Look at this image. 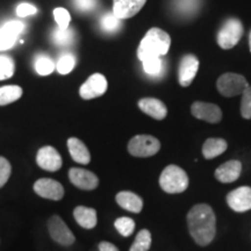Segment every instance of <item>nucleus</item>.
<instances>
[{
	"instance_id": "5701e85b",
	"label": "nucleus",
	"mask_w": 251,
	"mask_h": 251,
	"mask_svg": "<svg viewBox=\"0 0 251 251\" xmlns=\"http://www.w3.org/2000/svg\"><path fill=\"white\" fill-rule=\"evenodd\" d=\"M151 247V234L148 229H142L137 233L129 251H148Z\"/></svg>"
},
{
	"instance_id": "a19ab883",
	"label": "nucleus",
	"mask_w": 251,
	"mask_h": 251,
	"mask_svg": "<svg viewBox=\"0 0 251 251\" xmlns=\"http://www.w3.org/2000/svg\"><path fill=\"white\" fill-rule=\"evenodd\" d=\"M91 251H93V250H91Z\"/></svg>"
},
{
	"instance_id": "dca6fc26",
	"label": "nucleus",
	"mask_w": 251,
	"mask_h": 251,
	"mask_svg": "<svg viewBox=\"0 0 251 251\" xmlns=\"http://www.w3.org/2000/svg\"><path fill=\"white\" fill-rule=\"evenodd\" d=\"M242 172V163L236 159L228 161L220 165L215 171V178L221 183H233L240 178Z\"/></svg>"
},
{
	"instance_id": "0eeeda50",
	"label": "nucleus",
	"mask_w": 251,
	"mask_h": 251,
	"mask_svg": "<svg viewBox=\"0 0 251 251\" xmlns=\"http://www.w3.org/2000/svg\"><path fill=\"white\" fill-rule=\"evenodd\" d=\"M47 226H48L50 236H51L56 243L61 244L63 247H70L76 241L74 233L68 227L67 224L61 219V216H50L48 222H47Z\"/></svg>"
},
{
	"instance_id": "4be33fe9",
	"label": "nucleus",
	"mask_w": 251,
	"mask_h": 251,
	"mask_svg": "<svg viewBox=\"0 0 251 251\" xmlns=\"http://www.w3.org/2000/svg\"><path fill=\"white\" fill-rule=\"evenodd\" d=\"M24 91L18 85H7L0 87V106L9 105L18 101L23 97Z\"/></svg>"
},
{
	"instance_id": "a211bd4d",
	"label": "nucleus",
	"mask_w": 251,
	"mask_h": 251,
	"mask_svg": "<svg viewBox=\"0 0 251 251\" xmlns=\"http://www.w3.org/2000/svg\"><path fill=\"white\" fill-rule=\"evenodd\" d=\"M118 205L126 211L139 214L143 208V200L142 198L137 194H135L130 191H121L115 197Z\"/></svg>"
},
{
	"instance_id": "f8f14e48",
	"label": "nucleus",
	"mask_w": 251,
	"mask_h": 251,
	"mask_svg": "<svg viewBox=\"0 0 251 251\" xmlns=\"http://www.w3.org/2000/svg\"><path fill=\"white\" fill-rule=\"evenodd\" d=\"M36 163L43 170L49 172L58 171L62 168V157L54 147H42L36 155Z\"/></svg>"
},
{
	"instance_id": "20e7f679",
	"label": "nucleus",
	"mask_w": 251,
	"mask_h": 251,
	"mask_svg": "<svg viewBox=\"0 0 251 251\" xmlns=\"http://www.w3.org/2000/svg\"><path fill=\"white\" fill-rule=\"evenodd\" d=\"M243 35V26L238 19H228L218 33V45L222 49H231L240 42Z\"/></svg>"
},
{
	"instance_id": "2f4dec72",
	"label": "nucleus",
	"mask_w": 251,
	"mask_h": 251,
	"mask_svg": "<svg viewBox=\"0 0 251 251\" xmlns=\"http://www.w3.org/2000/svg\"><path fill=\"white\" fill-rule=\"evenodd\" d=\"M18 36L12 34L11 31H8L6 28L2 27L0 29V50H7L12 48L17 42Z\"/></svg>"
},
{
	"instance_id": "393cba45",
	"label": "nucleus",
	"mask_w": 251,
	"mask_h": 251,
	"mask_svg": "<svg viewBox=\"0 0 251 251\" xmlns=\"http://www.w3.org/2000/svg\"><path fill=\"white\" fill-rule=\"evenodd\" d=\"M114 226L115 229L125 237L130 236L135 230V221L133 219L127 218V216H122V218L115 220Z\"/></svg>"
},
{
	"instance_id": "f257e3e1",
	"label": "nucleus",
	"mask_w": 251,
	"mask_h": 251,
	"mask_svg": "<svg viewBox=\"0 0 251 251\" xmlns=\"http://www.w3.org/2000/svg\"><path fill=\"white\" fill-rule=\"evenodd\" d=\"M187 227L198 246H208L216 231V218L212 207L207 203L194 205L187 214Z\"/></svg>"
},
{
	"instance_id": "e433bc0d",
	"label": "nucleus",
	"mask_w": 251,
	"mask_h": 251,
	"mask_svg": "<svg viewBox=\"0 0 251 251\" xmlns=\"http://www.w3.org/2000/svg\"><path fill=\"white\" fill-rule=\"evenodd\" d=\"M4 28L18 36L24 30V24L20 21H9V23L4 25Z\"/></svg>"
},
{
	"instance_id": "4468645a",
	"label": "nucleus",
	"mask_w": 251,
	"mask_h": 251,
	"mask_svg": "<svg viewBox=\"0 0 251 251\" xmlns=\"http://www.w3.org/2000/svg\"><path fill=\"white\" fill-rule=\"evenodd\" d=\"M198 69H199V61L194 55H185L180 59L179 69H178V80L181 86L187 87L192 84L197 76Z\"/></svg>"
},
{
	"instance_id": "9d476101",
	"label": "nucleus",
	"mask_w": 251,
	"mask_h": 251,
	"mask_svg": "<svg viewBox=\"0 0 251 251\" xmlns=\"http://www.w3.org/2000/svg\"><path fill=\"white\" fill-rule=\"evenodd\" d=\"M69 179L75 186L84 191L96 190L99 185V178L97 175L85 169L71 168L69 170Z\"/></svg>"
},
{
	"instance_id": "c756f323",
	"label": "nucleus",
	"mask_w": 251,
	"mask_h": 251,
	"mask_svg": "<svg viewBox=\"0 0 251 251\" xmlns=\"http://www.w3.org/2000/svg\"><path fill=\"white\" fill-rule=\"evenodd\" d=\"M74 41V31L70 28L62 29L58 28L54 33V42L58 46H69Z\"/></svg>"
},
{
	"instance_id": "cd10ccee",
	"label": "nucleus",
	"mask_w": 251,
	"mask_h": 251,
	"mask_svg": "<svg viewBox=\"0 0 251 251\" xmlns=\"http://www.w3.org/2000/svg\"><path fill=\"white\" fill-rule=\"evenodd\" d=\"M35 70L41 76H49L55 70V63L49 57H39L35 62Z\"/></svg>"
},
{
	"instance_id": "f03ea898",
	"label": "nucleus",
	"mask_w": 251,
	"mask_h": 251,
	"mask_svg": "<svg viewBox=\"0 0 251 251\" xmlns=\"http://www.w3.org/2000/svg\"><path fill=\"white\" fill-rule=\"evenodd\" d=\"M171 46L170 35L159 28H151L141 41L137 49V57L141 62L149 58L163 57L168 54Z\"/></svg>"
},
{
	"instance_id": "bb28decb",
	"label": "nucleus",
	"mask_w": 251,
	"mask_h": 251,
	"mask_svg": "<svg viewBox=\"0 0 251 251\" xmlns=\"http://www.w3.org/2000/svg\"><path fill=\"white\" fill-rule=\"evenodd\" d=\"M14 61L7 56H0V80H5L14 75Z\"/></svg>"
},
{
	"instance_id": "a878e982",
	"label": "nucleus",
	"mask_w": 251,
	"mask_h": 251,
	"mask_svg": "<svg viewBox=\"0 0 251 251\" xmlns=\"http://www.w3.org/2000/svg\"><path fill=\"white\" fill-rule=\"evenodd\" d=\"M100 25H101L102 30L107 31V33H114L120 29L121 27V20L114 15L113 12L106 13L100 20Z\"/></svg>"
},
{
	"instance_id": "ddd939ff",
	"label": "nucleus",
	"mask_w": 251,
	"mask_h": 251,
	"mask_svg": "<svg viewBox=\"0 0 251 251\" xmlns=\"http://www.w3.org/2000/svg\"><path fill=\"white\" fill-rule=\"evenodd\" d=\"M228 206L234 212L244 213L251 209V187L241 186L227 196Z\"/></svg>"
},
{
	"instance_id": "f3484780",
	"label": "nucleus",
	"mask_w": 251,
	"mask_h": 251,
	"mask_svg": "<svg viewBox=\"0 0 251 251\" xmlns=\"http://www.w3.org/2000/svg\"><path fill=\"white\" fill-rule=\"evenodd\" d=\"M139 107L147 115L155 119V120H163L168 115V108L164 105V102L156 98H143L141 99Z\"/></svg>"
},
{
	"instance_id": "b1692460",
	"label": "nucleus",
	"mask_w": 251,
	"mask_h": 251,
	"mask_svg": "<svg viewBox=\"0 0 251 251\" xmlns=\"http://www.w3.org/2000/svg\"><path fill=\"white\" fill-rule=\"evenodd\" d=\"M143 69L147 75L151 77H158L161 76L164 71V62H163L162 57H155L149 58L143 61Z\"/></svg>"
},
{
	"instance_id": "ea45409f",
	"label": "nucleus",
	"mask_w": 251,
	"mask_h": 251,
	"mask_svg": "<svg viewBox=\"0 0 251 251\" xmlns=\"http://www.w3.org/2000/svg\"><path fill=\"white\" fill-rule=\"evenodd\" d=\"M249 47H250V51H251V31H250V35H249Z\"/></svg>"
},
{
	"instance_id": "7c9ffc66",
	"label": "nucleus",
	"mask_w": 251,
	"mask_h": 251,
	"mask_svg": "<svg viewBox=\"0 0 251 251\" xmlns=\"http://www.w3.org/2000/svg\"><path fill=\"white\" fill-rule=\"evenodd\" d=\"M241 115L247 120L251 119V86H248L242 93L241 100Z\"/></svg>"
},
{
	"instance_id": "2eb2a0df",
	"label": "nucleus",
	"mask_w": 251,
	"mask_h": 251,
	"mask_svg": "<svg viewBox=\"0 0 251 251\" xmlns=\"http://www.w3.org/2000/svg\"><path fill=\"white\" fill-rule=\"evenodd\" d=\"M146 2L147 0H113L112 12L120 20H125L139 13Z\"/></svg>"
},
{
	"instance_id": "7ed1b4c3",
	"label": "nucleus",
	"mask_w": 251,
	"mask_h": 251,
	"mask_svg": "<svg viewBox=\"0 0 251 251\" xmlns=\"http://www.w3.org/2000/svg\"><path fill=\"white\" fill-rule=\"evenodd\" d=\"M159 186L169 194L184 192L188 187L187 174L178 165H168L159 177Z\"/></svg>"
},
{
	"instance_id": "c9c22d12",
	"label": "nucleus",
	"mask_w": 251,
	"mask_h": 251,
	"mask_svg": "<svg viewBox=\"0 0 251 251\" xmlns=\"http://www.w3.org/2000/svg\"><path fill=\"white\" fill-rule=\"evenodd\" d=\"M74 4L79 11L89 12L96 8L97 0H74Z\"/></svg>"
},
{
	"instance_id": "58836bf2",
	"label": "nucleus",
	"mask_w": 251,
	"mask_h": 251,
	"mask_svg": "<svg viewBox=\"0 0 251 251\" xmlns=\"http://www.w3.org/2000/svg\"><path fill=\"white\" fill-rule=\"evenodd\" d=\"M98 251H119L118 247L107 241H101L98 244Z\"/></svg>"
},
{
	"instance_id": "f704fd0d",
	"label": "nucleus",
	"mask_w": 251,
	"mask_h": 251,
	"mask_svg": "<svg viewBox=\"0 0 251 251\" xmlns=\"http://www.w3.org/2000/svg\"><path fill=\"white\" fill-rule=\"evenodd\" d=\"M37 13V8L35 6L27 4V2H24V4H20L17 7V14L19 17L25 18V17H29V15H34Z\"/></svg>"
},
{
	"instance_id": "1a4fd4ad",
	"label": "nucleus",
	"mask_w": 251,
	"mask_h": 251,
	"mask_svg": "<svg viewBox=\"0 0 251 251\" xmlns=\"http://www.w3.org/2000/svg\"><path fill=\"white\" fill-rule=\"evenodd\" d=\"M34 191L37 196L45 199L58 201L64 197V187L57 180L50 178H41L34 184Z\"/></svg>"
},
{
	"instance_id": "39448f33",
	"label": "nucleus",
	"mask_w": 251,
	"mask_h": 251,
	"mask_svg": "<svg viewBox=\"0 0 251 251\" xmlns=\"http://www.w3.org/2000/svg\"><path fill=\"white\" fill-rule=\"evenodd\" d=\"M161 149V142L151 135H136L128 143V151L134 157H150Z\"/></svg>"
},
{
	"instance_id": "aec40b11",
	"label": "nucleus",
	"mask_w": 251,
	"mask_h": 251,
	"mask_svg": "<svg viewBox=\"0 0 251 251\" xmlns=\"http://www.w3.org/2000/svg\"><path fill=\"white\" fill-rule=\"evenodd\" d=\"M74 218L80 227L85 229H93L98 222L96 209L85 206L76 207L74 211Z\"/></svg>"
},
{
	"instance_id": "6ab92c4d",
	"label": "nucleus",
	"mask_w": 251,
	"mask_h": 251,
	"mask_svg": "<svg viewBox=\"0 0 251 251\" xmlns=\"http://www.w3.org/2000/svg\"><path fill=\"white\" fill-rule=\"evenodd\" d=\"M68 149L71 158L76 163L86 165L91 162V153L89 149H87L85 143L81 142L77 137H70L68 140Z\"/></svg>"
},
{
	"instance_id": "72a5a7b5",
	"label": "nucleus",
	"mask_w": 251,
	"mask_h": 251,
	"mask_svg": "<svg viewBox=\"0 0 251 251\" xmlns=\"http://www.w3.org/2000/svg\"><path fill=\"white\" fill-rule=\"evenodd\" d=\"M12 166L5 157L0 156V188L7 183L9 177H11Z\"/></svg>"
},
{
	"instance_id": "423d86ee",
	"label": "nucleus",
	"mask_w": 251,
	"mask_h": 251,
	"mask_svg": "<svg viewBox=\"0 0 251 251\" xmlns=\"http://www.w3.org/2000/svg\"><path fill=\"white\" fill-rule=\"evenodd\" d=\"M248 86L249 84L242 75L233 74V72L224 74L216 81V87H218L219 92L228 98L242 94Z\"/></svg>"
},
{
	"instance_id": "c85d7f7f",
	"label": "nucleus",
	"mask_w": 251,
	"mask_h": 251,
	"mask_svg": "<svg viewBox=\"0 0 251 251\" xmlns=\"http://www.w3.org/2000/svg\"><path fill=\"white\" fill-rule=\"evenodd\" d=\"M75 65H76V59L72 55H65L62 56L58 59L57 64H56V69L61 75H68L74 70Z\"/></svg>"
},
{
	"instance_id": "9b49d317",
	"label": "nucleus",
	"mask_w": 251,
	"mask_h": 251,
	"mask_svg": "<svg viewBox=\"0 0 251 251\" xmlns=\"http://www.w3.org/2000/svg\"><path fill=\"white\" fill-rule=\"evenodd\" d=\"M191 112L194 118L209 122V124H219L222 120L221 108L214 103L196 101L192 103Z\"/></svg>"
},
{
	"instance_id": "412c9836",
	"label": "nucleus",
	"mask_w": 251,
	"mask_h": 251,
	"mask_svg": "<svg viewBox=\"0 0 251 251\" xmlns=\"http://www.w3.org/2000/svg\"><path fill=\"white\" fill-rule=\"evenodd\" d=\"M228 144L224 139H212L206 140V142L203 143L202 147V155L206 159H212L215 158L220 155H222L226 150H227Z\"/></svg>"
},
{
	"instance_id": "4c0bfd02",
	"label": "nucleus",
	"mask_w": 251,
	"mask_h": 251,
	"mask_svg": "<svg viewBox=\"0 0 251 251\" xmlns=\"http://www.w3.org/2000/svg\"><path fill=\"white\" fill-rule=\"evenodd\" d=\"M194 7H197V0H179V9L181 11H193Z\"/></svg>"
},
{
	"instance_id": "6e6552de",
	"label": "nucleus",
	"mask_w": 251,
	"mask_h": 251,
	"mask_svg": "<svg viewBox=\"0 0 251 251\" xmlns=\"http://www.w3.org/2000/svg\"><path fill=\"white\" fill-rule=\"evenodd\" d=\"M107 79L101 74H94L87 78V80L79 89V96L85 100L98 98L107 91Z\"/></svg>"
},
{
	"instance_id": "473e14b6",
	"label": "nucleus",
	"mask_w": 251,
	"mask_h": 251,
	"mask_svg": "<svg viewBox=\"0 0 251 251\" xmlns=\"http://www.w3.org/2000/svg\"><path fill=\"white\" fill-rule=\"evenodd\" d=\"M54 18L56 24L58 25V28H62V29H67L69 28V25H70L71 17L70 13L63 7H57L55 8L54 11Z\"/></svg>"
}]
</instances>
